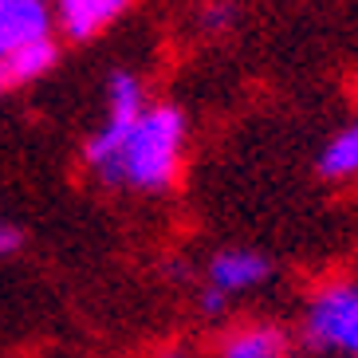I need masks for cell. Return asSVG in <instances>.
<instances>
[{"label": "cell", "instance_id": "7c38bea8", "mask_svg": "<svg viewBox=\"0 0 358 358\" xmlns=\"http://www.w3.org/2000/svg\"><path fill=\"white\" fill-rule=\"evenodd\" d=\"M158 358H181V355H158Z\"/></svg>", "mask_w": 358, "mask_h": 358}, {"label": "cell", "instance_id": "9c48e42d", "mask_svg": "<svg viewBox=\"0 0 358 358\" xmlns=\"http://www.w3.org/2000/svg\"><path fill=\"white\" fill-rule=\"evenodd\" d=\"M146 110V91L130 71L110 75V122H130Z\"/></svg>", "mask_w": 358, "mask_h": 358}, {"label": "cell", "instance_id": "52a82bcc", "mask_svg": "<svg viewBox=\"0 0 358 358\" xmlns=\"http://www.w3.org/2000/svg\"><path fill=\"white\" fill-rule=\"evenodd\" d=\"M55 40L52 36H43V40H32L24 43V48H16V52L4 59V79L8 83H32V79H40V75H48L55 67Z\"/></svg>", "mask_w": 358, "mask_h": 358}, {"label": "cell", "instance_id": "8992f818", "mask_svg": "<svg viewBox=\"0 0 358 358\" xmlns=\"http://www.w3.org/2000/svg\"><path fill=\"white\" fill-rule=\"evenodd\" d=\"M287 335L280 327H244L236 335L224 338L221 358H284Z\"/></svg>", "mask_w": 358, "mask_h": 358}, {"label": "cell", "instance_id": "8fae6325", "mask_svg": "<svg viewBox=\"0 0 358 358\" xmlns=\"http://www.w3.org/2000/svg\"><path fill=\"white\" fill-rule=\"evenodd\" d=\"M4 87H8V79H4V67H0V91H4Z\"/></svg>", "mask_w": 358, "mask_h": 358}, {"label": "cell", "instance_id": "7a4b0ae2", "mask_svg": "<svg viewBox=\"0 0 358 358\" xmlns=\"http://www.w3.org/2000/svg\"><path fill=\"white\" fill-rule=\"evenodd\" d=\"M303 343L311 350H338L358 358V287L335 284L319 295L307 311Z\"/></svg>", "mask_w": 358, "mask_h": 358}, {"label": "cell", "instance_id": "5b68a950", "mask_svg": "<svg viewBox=\"0 0 358 358\" xmlns=\"http://www.w3.org/2000/svg\"><path fill=\"white\" fill-rule=\"evenodd\" d=\"M122 8H127V0H59L55 20L71 40H91L106 24H115Z\"/></svg>", "mask_w": 358, "mask_h": 358}, {"label": "cell", "instance_id": "6da1fadb", "mask_svg": "<svg viewBox=\"0 0 358 358\" xmlns=\"http://www.w3.org/2000/svg\"><path fill=\"white\" fill-rule=\"evenodd\" d=\"M185 150V115L178 106H146L130 122H110L87 142V166L106 185L166 189L173 185Z\"/></svg>", "mask_w": 358, "mask_h": 358}, {"label": "cell", "instance_id": "277c9868", "mask_svg": "<svg viewBox=\"0 0 358 358\" xmlns=\"http://www.w3.org/2000/svg\"><path fill=\"white\" fill-rule=\"evenodd\" d=\"M268 260L256 252H244V248H236V252H221L213 256L209 264V287L221 295H232V292H248V287H256L260 280H268Z\"/></svg>", "mask_w": 358, "mask_h": 358}, {"label": "cell", "instance_id": "ba28073f", "mask_svg": "<svg viewBox=\"0 0 358 358\" xmlns=\"http://www.w3.org/2000/svg\"><path fill=\"white\" fill-rule=\"evenodd\" d=\"M319 173L323 178H355L358 173V122H350L347 130H338L327 142L323 158H319Z\"/></svg>", "mask_w": 358, "mask_h": 358}, {"label": "cell", "instance_id": "3957f363", "mask_svg": "<svg viewBox=\"0 0 358 358\" xmlns=\"http://www.w3.org/2000/svg\"><path fill=\"white\" fill-rule=\"evenodd\" d=\"M52 36V16L43 0H0V64L16 48Z\"/></svg>", "mask_w": 358, "mask_h": 358}, {"label": "cell", "instance_id": "30bf717a", "mask_svg": "<svg viewBox=\"0 0 358 358\" xmlns=\"http://www.w3.org/2000/svg\"><path fill=\"white\" fill-rule=\"evenodd\" d=\"M20 241H24V232L16 229V224H8V221H0V256H8V252H16V248H20Z\"/></svg>", "mask_w": 358, "mask_h": 358}]
</instances>
